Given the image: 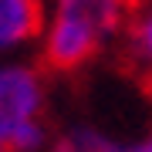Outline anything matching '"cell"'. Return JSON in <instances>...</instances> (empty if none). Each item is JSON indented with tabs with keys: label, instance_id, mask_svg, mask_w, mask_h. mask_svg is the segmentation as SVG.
I'll list each match as a JSON object with an SVG mask.
<instances>
[{
	"label": "cell",
	"instance_id": "cell-1",
	"mask_svg": "<svg viewBox=\"0 0 152 152\" xmlns=\"http://www.w3.org/2000/svg\"><path fill=\"white\" fill-rule=\"evenodd\" d=\"M129 0H51L41 31V58L51 71H78L125 27Z\"/></svg>",
	"mask_w": 152,
	"mask_h": 152
},
{
	"label": "cell",
	"instance_id": "cell-2",
	"mask_svg": "<svg viewBox=\"0 0 152 152\" xmlns=\"http://www.w3.org/2000/svg\"><path fill=\"white\" fill-rule=\"evenodd\" d=\"M48 85L27 61H0V145L10 152H44Z\"/></svg>",
	"mask_w": 152,
	"mask_h": 152
},
{
	"label": "cell",
	"instance_id": "cell-3",
	"mask_svg": "<svg viewBox=\"0 0 152 152\" xmlns=\"http://www.w3.org/2000/svg\"><path fill=\"white\" fill-rule=\"evenodd\" d=\"M44 0H0V54L27 48L44 31Z\"/></svg>",
	"mask_w": 152,
	"mask_h": 152
},
{
	"label": "cell",
	"instance_id": "cell-4",
	"mask_svg": "<svg viewBox=\"0 0 152 152\" xmlns=\"http://www.w3.org/2000/svg\"><path fill=\"white\" fill-rule=\"evenodd\" d=\"M48 152H142V145L122 142L108 132L95 129V125H75V129H68L64 135H58L51 142Z\"/></svg>",
	"mask_w": 152,
	"mask_h": 152
},
{
	"label": "cell",
	"instance_id": "cell-5",
	"mask_svg": "<svg viewBox=\"0 0 152 152\" xmlns=\"http://www.w3.org/2000/svg\"><path fill=\"white\" fill-rule=\"evenodd\" d=\"M129 48H132V58H135L145 71H152V4H145L135 17H132V24H129Z\"/></svg>",
	"mask_w": 152,
	"mask_h": 152
},
{
	"label": "cell",
	"instance_id": "cell-6",
	"mask_svg": "<svg viewBox=\"0 0 152 152\" xmlns=\"http://www.w3.org/2000/svg\"><path fill=\"white\" fill-rule=\"evenodd\" d=\"M139 145H142V152H152V132L145 135V142H139Z\"/></svg>",
	"mask_w": 152,
	"mask_h": 152
},
{
	"label": "cell",
	"instance_id": "cell-7",
	"mask_svg": "<svg viewBox=\"0 0 152 152\" xmlns=\"http://www.w3.org/2000/svg\"><path fill=\"white\" fill-rule=\"evenodd\" d=\"M0 152H10V149H4V145H0Z\"/></svg>",
	"mask_w": 152,
	"mask_h": 152
}]
</instances>
